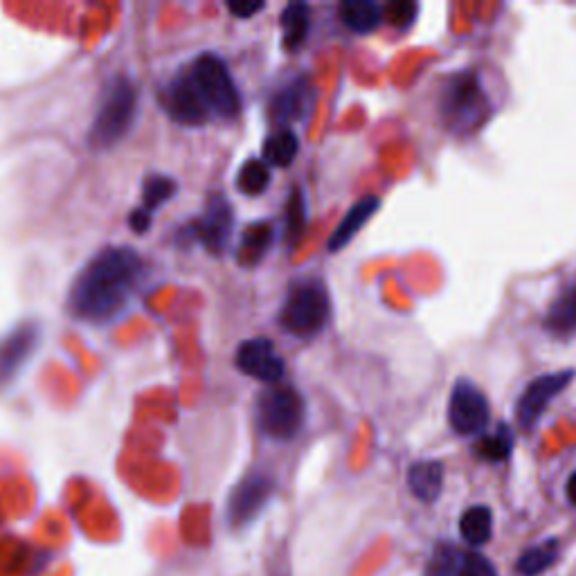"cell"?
<instances>
[{
	"label": "cell",
	"instance_id": "obj_1",
	"mask_svg": "<svg viewBox=\"0 0 576 576\" xmlns=\"http://www.w3.org/2000/svg\"><path fill=\"white\" fill-rule=\"evenodd\" d=\"M145 275L143 257L126 246H113L86 263L70 286V314L86 323H106L120 316L138 293Z\"/></svg>",
	"mask_w": 576,
	"mask_h": 576
},
{
	"label": "cell",
	"instance_id": "obj_22",
	"mask_svg": "<svg viewBox=\"0 0 576 576\" xmlns=\"http://www.w3.org/2000/svg\"><path fill=\"white\" fill-rule=\"evenodd\" d=\"M280 23H282V34H284V48L286 50L300 48L308 34V5L291 3L282 12Z\"/></svg>",
	"mask_w": 576,
	"mask_h": 576
},
{
	"label": "cell",
	"instance_id": "obj_32",
	"mask_svg": "<svg viewBox=\"0 0 576 576\" xmlns=\"http://www.w3.org/2000/svg\"><path fill=\"white\" fill-rule=\"evenodd\" d=\"M228 10L239 19H250L259 10H263V0H239V3H228Z\"/></svg>",
	"mask_w": 576,
	"mask_h": 576
},
{
	"label": "cell",
	"instance_id": "obj_26",
	"mask_svg": "<svg viewBox=\"0 0 576 576\" xmlns=\"http://www.w3.org/2000/svg\"><path fill=\"white\" fill-rule=\"evenodd\" d=\"M179 190L176 181L167 179V176H151L147 179V183L143 185V210H147L149 214H154L158 207H162L173 194Z\"/></svg>",
	"mask_w": 576,
	"mask_h": 576
},
{
	"label": "cell",
	"instance_id": "obj_6",
	"mask_svg": "<svg viewBox=\"0 0 576 576\" xmlns=\"http://www.w3.org/2000/svg\"><path fill=\"white\" fill-rule=\"evenodd\" d=\"M304 398L293 387H275L263 392L257 404V421L266 437L289 441L304 423Z\"/></svg>",
	"mask_w": 576,
	"mask_h": 576
},
{
	"label": "cell",
	"instance_id": "obj_13",
	"mask_svg": "<svg viewBox=\"0 0 576 576\" xmlns=\"http://www.w3.org/2000/svg\"><path fill=\"white\" fill-rule=\"evenodd\" d=\"M192 237L210 252H221L233 233V207L224 196H214L205 214L190 228Z\"/></svg>",
	"mask_w": 576,
	"mask_h": 576
},
{
	"label": "cell",
	"instance_id": "obj_30",
	"mask_svg": "<svg viewBox=\"0 0 576 576\" xmlns=\"http://www.w3.org/2000/svg\"><path fill=\"white\" fill-rule=\"evenodd\" d=\"M460 576H498V574L489 558H484L477 552H466L462 558Z\"/></svg>",
	"mask_w": 576,
	"mask_h": 576
},
{
	"label": "cell",
	"instance_id": "obj_20",
	"mask_svg": "<svg viewBox=\"0 0 576 576\" xmlns=\"http://www.w3.org/2000/svg\"><path fill=\"white\" fill-rule=\"evenodd\" d=\"M460 529H462V537L468 545L479 547L486 541L492 539V531H494V516L489 507H471L468 511H464L462 520H460Z\"/></svg>",
	"mask_w": 576,
	"mask_h": 576
},
{
	"label": "cell",
	"instance_id": "obj_12",
	"mask_svg": "<svg viewBox=\"0 0 576 576\" xmlns=\"http://www.w3.org/2000/svg\"><path fill=\"white\" fill-rule=\"evenodd\" d=\"M165 111L181 124L199 126L207 120V106L196 91L190 72L176 77L165 91Z\"/></svg>",
	"mask_w": 576,
	"mask_h": 576
},
{
	"label": "cell",
	"instance_id": "obj_8",
	"mask_svg": "<svg viewBox=\"0 0 576 576\" xmlns=\"http://www.w3.org/2000/svg\"><path fill=\"white\" fill-rule=\"evenodd\" d=\"M38 347V325H16L0 338V389L10 387L32 361Z\"/></svg>",
	"mask_w": 576,
	"mask_h": 576
},
{
	"label": "cell",
	"instance_id": "obj_19",
	"mask_svg": "<svg viewBox=\"0 0 576 576\" xmlns=\"http://www.w3.org/2000/svg\"><path fill=\"white\" fill-rule=\"evenodd\" d=\"M275 239V230L271 224H252L244 230L241 237V246H239V263L244 266H255L263 259V255L269 252V248L273 246Z\"/></svg>",
	"mask_w": 576,
	"mask_h": 576
},
{
	"label": "cell",
	"instance_id": "obj_3",
	"mask_svg": "<svg viewBox=\"0 0 576 576\" xmlns=\"http://www.w3.org/2000/svg\"><path fill=\"white\" fill-rule=\"evenodd\" d=\"M441 120L458 136L479 128V124L489 115V100H486L479 79L473 72L453 75L444 88H441Z\"/></svg>",
	"mask_w": 576,
	"mask_h": 576
},
{
	"label": "cell",
	"instance_id": "obj_24",
	"mask_svg": "<svg viewBox=\"0 0 576 576\" xmlns=\"http://www.w3.org/2000/svg\"><path fill=\"white\" fill-rule=\"evenodd\" d=\"M271 183V171L269 165L263 160H248L237 176V188L246 194V196H257L261 192H266Z\"/></svg>",
	"mask_w": 576,
	"mask_h": 576
},
{
	"label": "cell",
	"instance_id": "obj_5",
	"mask_svg": "<svg viewBox=\"0 0 576 576\" xmlns=\"http://www.w3.org/2000/svg\"><path fill=\"white\" fill-rule=\"evenodd\" d=\"M190 77L207 111H214L221 117H235L239 113L241 98L224 59L216 55H201L194 61Z\"/></svg>",
	"mask_w": 576,
	"mask_h": 576
},
{
	"label": "cell",
	"instance_id": "obj_29",
	"mask_svg": "<svg viewBox=\"0 0 576 576\" xmlns=\"http://www.w3.org/2000/svg\"><path fill=\"white\" fill-rule=\"evenodd\" d=\"M417 12H419V8L415 3H410V0H394V3L385 5L387 21L394 27H410L413 21L417 19Z\"/></svg>",
	"mask_w": 576,
	"mask_h": 576
},
{
	"label": "cell",
	"instance_id": "obj_21",
	"mask_svg": "<svg viewBox=\"0 0 576 576\" xmlns=\"http://www.w3.org/2000/svg\"><path fill=\"white\" fill-rule=\"evenodd\" d=\"M300 143L291 128H280L263 143V162L275 167H289L297 156Z\"/></svg>",
	"mask_w": 576,
	"mask_h": 576
},
{
	"label": "cell",
	"instance_id": "obj_25",
	"mask_svg": "<svg viewBox=\"0 0 576 576\" xmlns=\"http://www.w3.org/2000/svg\"><path fill=\"white\" fill-rule=\"evenodd\" d=\"M556 556H558L556 541H547L543 545H537V547L527 550L520 556V561H518V569L524 576H537V574L545 572L556 561Z\"/></svg>",
	"mask_w": 576,
	"mask_h": 576
},
{
	"label": "cell",
	"instance_id": "obj_10",
	"mask_svg": "<svg viewBox=\"0 0 576 576\" xmlns=\"http://www.w3.org/2000/svg\"><path fill=\"white\" fill-rule=\"evenodd\" d=\"M235 363L246 376L263 383H278L284 376V361L269 338H250L241 342Z\"/></svg>",
	"mask_w": 576,
	"mask_h": 576
},
{
	"label": "cell",
	"instance_id": "obj_15",
	"mask_svg": "<svg viewBox=\"0 0 576 576\" xmlns=\"http://www.w3.org/2000/svg\"><path fill=\"white\" fill-rule=\"evenodd\" d=\"M381 207V201L376 196H365L361 199L357 205H353L345 218L340 221V226L336 228V233L329 239V252H338L342 250L353 237L359 235V230L368 224V221L374 216V212Z\"/></svg>",
	"mask_w": 576,
	"mask_h": 576
},
{
	"label": "cell",
	"instance_id": "obj_28",
	"mask_svg": "<svg viewBox=\"0 0 576 576\" xmlns=\"http://www.w3.org/2000/svg\"><path fill=\"white\" fill-rule=\"evenodd\" d=\"M304 226H306V205H304L302 192L295 190L291 194V201L286 207V241H289V246H295V241H300Z\"/></svg>",
	"mask_w": 576,
	"mask_h": 576
},
{
	"label": "cell",
	"instance_id": "obj_18",
	"mask_svg": "<svg viewBox=\"0 0 576 576\" xmlns=\"http://www.w3.org/2000/svg\"><path fill=\"white\" fill-rule=\"evenodd\" d=\"M547 331L554 336H572L576 334V286L565 289L554 304L550 306L545 318Z\"/></svg>",
	"mask_w": 576,
	"mask_h": 576
},
{
	"label": "cell",
	"instance_id": "obj_17",
	"mask_svg": "<svg viewBox=\"0 0 576 576\" xmlns=\"http://www.w3.org/2000/svg\"><path fill=\"white\" fill-rule=\"evenodd\" d=\"M340 19L349 30L368 34L381 25L383 12L372 0H345L340 5Z\"/></svg>",
	"mask_w": 576,
	"mask_h": 576
},
{
	"label": "cell",
	"instance_id": "obj_14",
	"mask_svg": "<svg viewBox=\"0 0 576 576\" xmlns=\"http://www.w3.org/2000/svg\"><path fill=\"white\" fill-rule=\"evenodd\" d=\"M314 86L306 77L291 81L271 102V113L280 124H289L308 115L314 106Z\"/></svg>",
	"mask_w": 576,
	"mask_h": 576
},
{
	"label": "cell",
	"instance_id": "obj_4",
	"mask_svg": "<svg viewBox=\"0 0 576 576\" xmlns=\"http://www.w3.org/2000/svg\"><path fill=\"white\" fill-rule=\"evenodd\" d=\"M329 318V295L320 282H302L291 289L280 325L297 338H312L323 331Z\"/></svg>",
	"mask_w": 576,
	"mask_h": 576
},
{
	"label": "cell",
	"instance_id": "obj_9",
	"mask_svg": "<svg viewBox=\"0 0 576 576\" xmlns=\"http://www.w3.org/2000/svg\"><path fill=\"white\" fill-rule=\"evenodd\" d=\"M574 370H563V372H554V374H543L537 381H531L527 385V389L522 392L520 402H518V423L529 430L539 423V419L543 417L545 408L550 406L552 398L556 394H561L574 379Z\"/></svg>",
	"mask_w": 576,
	"mask_h": 576
},
{
	"label": "cell",
	"instance_id": "obj_31",
	"mask_svg": "<svg viewBox=\"0 0 576 576\" xmlns=\"http://www.w3.org/2000/svg\"><path fill=\"white\" fill-rule=\"evenodd\" d=\"M151 221H154V214H149L147 210L143 207H136L131 212L128 216V226L133 233H138V235H147L149 228H151Z\"/></svg>",
	"mask_w": 576,
	"mask_h": 576
},
{
	"label": "cell",
	"instance_id": "obj_33",
	"mask_svg": "<svg viewBox=\"0 0 576 576\" xmlns=\"http://www.w3.org/2000/svg\"><path fill=\"white\" fill-rule=\"evenodd\" d=\"M567 498L572 505H576V471L572 473V477L567 479Z\"/></svg>",
	"mask_w": 576,
	"mask_h": 576
},
{
	"label": "cell",
	"instance_id": "obj_23",
	"mask_svg": "<svg viewBox=\"0 0 576 576\" xmlns=\"http://www.w3.org/2000/svg\"><path fill=\"white\" fill-rule=\"evenodd\" d=\"M511 449H513V434L505 423H500L496 434L479 439L475 453L486 462H502L511 455Z\"/></svg>",
	"mask_w": 576,
	"mask_h": 576
},
{
	"label": "cell",
	"instance_id": "obj_2",
	"mask_svg": "<svg viewBox=\"0 0 576 576\" xmlns=\"http://www.w3.org/2000/svg\"><path fill=\"white\" fill-rule=\"evenodd\" d=\"M138 115V88L124 75L113 77L106 83V91L98 106V113L88 133V143L93 149H111L115 147Z\"/></svg>",
	"mask_w": 576,
	"mask_h": 576
},
{
	"label": "cell",
	"instance_id": "obj_11",
	"mask_svg": "<svg viewBox=\"0 0 576 576\" xmlns=\"http://www.w3.org/2000/svg\"><path fill=\"white\" fill-rule=\"evenodd\" d=\"M275 492V484L269 475H261V473H252L248 477H244L230 496L228 502V518L233 524H246L250 522L263 507L266 502L271 500Z\"/></svg>",
	"mask_w": 576,
	"mask_h": 576
},
{
	"label": "cell",
	"instance_id": "obj_7",
	"mask_svg": "<svg viewBox=\"0 0 576 576\" xmlns=\"http://www.w3.org/2000/svg\"><path fill=\"white\" fill-rule=\"evenodd\" d=\"M449 421L458 434L484 432L489 423V402L484 392L466 379H460L451 392Z\"/></svg>",
	"mask_w": 576,
	"mask_h": 576
},
{
	"label": "cell",
	"instance_id": "obj_16",
	"mask_svg": "<svg viewBox=\"0 0 576 576\" xmlns=\"http://www.w3.org/2000/svg\"><path fill=\"white\" fill-rule=\"evenodd\" d=\"M408 486L421 502H434L444 486V464L434 460H423L410 466Z\"/></svg>",
	"mask_w": 576,
	"mask_h": 576
},
{
	"label": "cell",
	"instance_id": "obj_27",
	"mask_svg": "<svg viewBox=\"0 0 576 576\" xmlns=\"http://www.w3.org/2000/svg\"><path fill=\"white\" fill-rule=\"evenodd\" d=\"M464 554H460L453 545H439L428 563L426 576H460Z\"/></svg>",
	"mask_w": 576,
	"mask_h": 576
}]
</instances>
